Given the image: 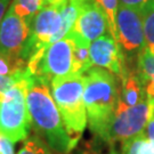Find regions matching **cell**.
<instances>
[{
  "label": "cell",
  "instance_id": "6da1fadb",
  "mask_svg": "<svg viewBox=\"0 0 154 154\" xmlns=\"http://www.w3.org/2000/svg\"><path fill=\"white\" fill-rule=\"evenodd\" d=\"M49 83L45 78L31 74L26 90V105L31 128L45 137L51 149L62 154H67L74 149V146L50 93Z\"/></svg>",
  "mask_w": 154,
  "mask_h": 154
},
{
  "label": "cell",
  "instance_id": "7a4b0ae2",
  "mask_svg": "<svg viewBox=\"0 0 154 154\" xmlns=\"http://www.w3.org/2000/svg\"><path fill=\"white\" fill-rule=\"evenodd\" d=\"M83 102L89 128L103 139L119 100L120 88L116 75L105 69L93 66L83 74Z\"/></svg>",
  "mask_w": 154,
  "mask_h": 154
},
{
  "label": "cell",
  "instance_id": "3957f363",
  "mask_svg": "<svg viewBox=\"0 0 154 154\" xmlns=\"http://www.w3.org/2000/svg\"><path fill=\"white\" fill-rule=\"evenodd\" d=\"M50 87L62 121L75 147L88 123L83 102V74L73 73L65 77L54 78L50 81Z\"/></svg>",
  "mask_w": 154,
  "mask_h": 154
},
{
  "label": "cell",
  "instance_id": "277c9868",
  "mask_svg": "<svg viewBox=\"0 0 154 154\" xmlns=\"http://www.w3.org/2000/svg\"><path fill=\"white\" fill-rule=\"evenodd\" d=\"M31 73L26 71L24 77L7 89L0 97V135L11 143L26 139L31 128V120L26 105V90Z\"/></svg>",
  "mask_w": 154,
  "mask_h": 154
},
{
  "label": "cell",
  "instance_id": "5b68a950",
  "mask_svg": "<svg viewBox=\"0 0 154 154\" xmlns=\"http://www.w3.org/2000/svg\"><path fill=\"white\" fill-rule=\"evenodd\" d=\"M153 109V104L147 97L131 107L116 109L103 140L112 144L116 142L123 144L143 134Z\"/></svg>",
  "mask_w": 154,
  "mask_h": 154
},
{
  "label": "cell",
  "instance_id": "8992f818",
  "mask_svg": "<svg viewBox=\"0 0 154 154\" xmlns=\"http://www.w3.org/2000/svg\"><path fill=\"white\" fill-rule=\"evenodd\" d=\"M29 72L51 81L54 78L73 74L72 40L69 35L57 40L47 47L38 62L28 64Z\"/></svg>",
  "mask_w": 154,
  "mask_h": 154
},
{
  "label": "cell",
  "instance_id": "52a82bcc",
  "mask_svg": "<svg viewBox=\"0 0 154 154\" xmlns=\"http://www.w3.org/2000/svg\"><path fill=\"white\" fill-rule=\"evenodd\" d=\"M62 14L60 7L44 6L30 22V39L25 51V61L40 50L61 39Z\"/></svg>",
  "mask_w": 154,
  "mask_h": 154
},
{
  "label": "cell",
  "instance_id": "ba28073f",
  "mask_svg": "<svg viewBox=\"0 0 154 154\" xmlns=\"http://www.w3.org/2000/svg\"><path fill=\"white\" fill-rule=\"evenodd\" d=\"M116 42L123 56H138L145 48L143 18L139 9L119 5L116 11Z\"/></svg>",
  "mask_w": 154,
  "mask_h": 154
},
{
  "label": "cell",
  "instance_id": "9c48e42d",
  "mask_svg": "<svg viewBox=\"0 0 154 154\" xmlns=\"http://www.w3.org/2000/svg\"><path fill=\"white\" fill-rule=\"evenodd\" d=\"M29 39L30 24L8 8L0 22V51L14 61L26 64L25 51Z\"/></svg>",
  "mask_w": 154,
  "mask_h": 154
},
{
  "label": "cell",
  "instance_id": "30bf717a",
  "mask_svg": "<svg viewBox=\"0 0 154 154\" xmlns=\"http://www.w3.org/2000/svg\"><path fill=\"white\" fill-rule=\"evenodd\" d=\"M90 61L93 66L102 67L116 77H120L125 66V56L119 45L110 33L104 34L90 42Z\"/></svg>",
  "mask_w": 154,
  "mask_h": 154
},
{
  "label": "cell",
  "instance_id": "8fae6325",
  "mask_svg": "<svg viewBox=\"0 0 154 154\" xmlns=\"http://www.w3.org/2000/svg\"><path fill=\"white\" fill-rule=\"evenodd\" d=\"M72 31L80 34L89 42L110 33L107 17L95 0H82L79 16Z\"/></svg>",
  "mask_w": 154,
  "mask_h": 154
},
{
  "label": "cell",
  "instance_id": "7c38bea8",
  "mask_svg": "<svg viewBox=\"0 0 154 154\" xmlns=\"http://www.w3.org/2000/svg\"><path fill=\"white\" fill-rule=\"evenodd\" d=\"M120 78H121V88H120L116 109L131 107L146 98L145 90L140 82V79L136 73V70L128 69L125 64Z\"/></svg>",
  "mask_w": 154,
  "mask_h": 154
},
{
  "label": "cell",
  "instance_id": "4fadbf2b",
  "mask_svg": "<svg viewBox=\"0 0 154 154\" xmlns=\"http://www.w3.org/2000/svg\"><path fill=\"white\" fill-rule=\"evenodd\" d=\"M26 71V64L14 61L0 51V97L14 83L20 81Z\"/></svg>",
  "mask_w": 154,
  "mask_h": 154
},
{
  "label": "cell",
  "instance_id": "5bb4252c",
  "mask_svg": "<svg viewBox=\"0 0 154 154\" xmlns=\"http://www.w3.org/2000/svg\"><path fill=\"white\" fill-rule=\"evenodd\" d=\"M66 35H69L72 40L73 73L85 74L90 67H93V64L90 61V54H89L90 42L74 31L69 32Z\"/></svg>",
  "mask_w": 154,
  "mask_h": 154
},
{
  "label": "cell",
  "instance_id": "9a60e30c",
  "mask_svg": "<svg viewBox=\"0 0 154 154\" xmlns=\"http://www.w3.org/2000/svg\"><path fill=\"white\" fill-rule=\"evenodd\" d=\"M140 11L143 18L145 48L154 55V1L144 6Z\"/></svg>",
  "mask_w": 154,
  "mask_h": 154
},
{
  "label": "cell",
  "instance_id": "2e32d148",
  "mask_svg": "<svg viewBox=\"0 0 154 154\" xmlns=\"http://www.w3.org/2000/svg\"><path fill=\"white\" fill-rule=\"evenodd\" d=\"M42 7V0H13L9 8H11L16 15L22 17L30 24L35 14Z\"/></svg>",
  "mask_w": 154,
  "mask_h": 154
},
{
  "label": "cell",
  "instance_id": "e0dca14e",
  "mask_svg": "<svg viewBox=\"0 0 154 154\" xmlns=\"http://www.w3.org/2000/svg\"><path fill=\"white\" fill-rule=\"evenodd\" d=\"M121 149L125 154H154V144L140 134L125 142Z\"/></svg>",
  "mask_w": 154,
  "mask_h": 154
},
{
  "label": "cell",
  "instance_id": "ac0fdd59",
  "mask_svg": "<svg viewBox=\"0 0 154 154\" xmlns=\"http://www.w3.org/2000/svg\"><path fill=\"white\" fill-rule=\"evenodd\" d=\"M95 2L105 13L109 22V31L113 39L116 41V11L119 8V0H95Z\"/></svg>",
  "mask_w": 154,
  "mask_h": 154
},
{
  "label": "cell",
  "instance_id": "d6986e66",
  "mask_svg": "<svg viewBox=\"0 0 154 154\" xmlns=\"http://www.w3.org/2000/svg\"><path fill=\"white\" fill-rule=\"evenodd\" d=\"M18 154H51L47 144L37 136L26 138Z\"/></svg>",
  "mask_w": 154,
  "mask_h": 154
},
{
  "label": "cell",
  "instance_id": "ffe728a7",
  "mask_svg": "<svg viewBox=\"0 0 154 154\" xmlns=\"http://www.w3.org/2000/svg\"><path fill=\"white\" fill-rule=\"evenodd\" d=\"M154 0H119V5L132 7L136 9H142L144 6L149 5Z\"/></svg>",
  "mask_w": 154,
  "mask_h": 154
},
{
  "label": "cell",
  "instance_id": "44dd1931",
  "mask_svg": "<svg viewBox=\"0 0 154 154\" xmlns=\"http://www.w3.org/2000/svg\"><path fill=\"white\" fill-rule=\"evenodd\" d=\"M9 2H11V0H0V22L2 21L5 14L7 13Z\"/></svg>",
  "mask_w": 154,
  "mask_h": 154
},
{
  "label": "cell",
  "instance_id": "7402d4cb",
  "mask_svg": "<svg viewBox=\"0 0 154 154\" xmlns=\"http://www.w3.org/2000/svg\"><path fill=\"white\" fill-rule=\"evenodd\" d=\"M65 0H42L44 6H54V7H60Z\"/></svg>",
  "mask_w": 154,
  "mask_h": 154
},
{
  "label": "cell",
  "instance_id": "603a6c76",
  "mask_svg": "<svg viewBox=\"0 0 154 154\" xmlns=\"http://www.w3.org/2000/svg\"><path fill=\"white\" fill-rule=\"evenodd\" d=\"M9 139L6 138L5 136L0 135V154H4L5 153V149H6V144L8 142Z\"/></svg>",
  "mask_w": 154,
  "mask_h": 154
},
{
  "label": "cell",
  "instance_id": "cb8c5ba5",
  "mask_svg": "<svg viewBox=\"0 0 154 154\" xmlns=\"http://www.w3.org/2000/svg\"><path fill=\"white\" fill-rule=\"evenodd\" d=\"M107 154H125V153L122 152V149L121 151H118V149H114V146H111V149H110V151H109V153Z\"/></svg>",
  "mask_w": 154,
  "mask_h": 154
},
{
  "label": "cell",
  "instance_id": "d4e9b609",
  "mask_svg": "<svg viewBox=\"0 0 154 154\" xmlns=\"http://www.w3.org/2000/svg\"><path fill=\"white\" fill-rule=\"evenodd\" d=\"M83 154H90V153H83Z\"/></svg>",
  "mask_w": 154,
  "mask_h": 154
}]
</instances>
